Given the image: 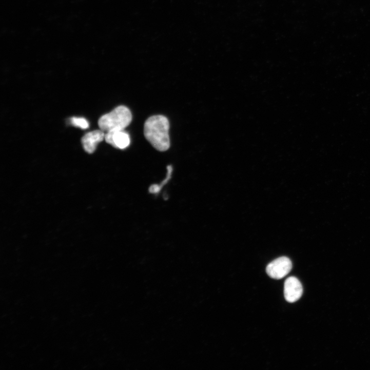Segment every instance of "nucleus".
<instances>
[{
	"label": "nucleus",
	"mask_w": 370,
	"mask_h": 370,
	"mask_svg": "<svg viewBox=\"0 0 370 370\" xmlns=\"http://www.w3.org/2000/svg\"><path fill=\"white\" fill-rule=\"evenodd\" d=\"M169 128V122L166 117L160 115L152 116L145 123V137L155 149L166 151L170 146Z\"/></svg>",
	"instance_id": "obj_1"
},
{
	"label": "nucleus",
	"mask_w": 370,
	"mask_h": 370,
	"mask_svg": "<svg viewBox=\"0 0 370 370\" xmlns=\"http://www.w3.org/2000/svg\"><path fill=\"white\" fill-rule=\"evenodd\" d=\"M292 266L291 261L289 258L282 257L275 259L267 265L266 272L271 278L281 279L289 274Z\"/></svg>",
	"instance_id": "obj_3"
},
{
	"label": "nucleus",
	"mask_w": 370,
	"mask_h": 370,
	"mask_svg": "<svg viewBox=\"0 0 370 370\" xmlns=\"http://www.w3.org/2000/svg\"><path fill=\"white\" fill-rule=\"evenodd\" d=\"M106 134L102 130H95L87 133L82 138V144L85 150L88 153H93L98 145L105 139Z\"/></svg>",
	"instance_id": "obj_6"
},
{
	"label": "nucleus",
	"mask_w": 370,
	"mask_h": 370,
	"mask_svg": "<svg viewBox=\"0 0 370 370\" xmlns=\"http://www.w3.org/2000/svg\"><path fill=\"white\" fill-rule=\"evenodd\" d=\"M161 190L159 185H153L149 188V192L151 193H158Z\"/></svg>",
	"instance_id": "obj_8"
},
{
	"label": "nucleus",
	"mask_w": 370,
	"mask_h": 370,
	"mask_svg": "<svg viewBox=\"0 0 370 370\" xmlns=\"http://www.w3.org/2000/svg\"><path fill=\"white\" fill-rule=\"evenodd\" d=\"M284 297L289 303L298 301L303 294V287L299 280L295 277L287 278L284 283Z\"/></svg>",
	"instance_id": "obj_4"
},
{
	"label": "nucleus",
	"mask_w": 370,
	"mask_h": 370,
	"mask_svg": "<svg viewBox=\"0 0 370 370\" xmlns=\"http://www.w3.org/2000/svg\"><path fill=\"white\" fill-rule=\"evenodd\" d=\"M70 123L73 126L82 129H87L89 127L88 121L83 118L73 117L70 120Z\"/></svg>",
	"instance_id": "obj_7"
},
{
	"label": "nucleus",
	"mask_w": 370,
	"mask_h": 370,
	"mask_svg": "<svg viewBox=\"0 0 370 370\" xmlns=\"http://www.w3.org/2000/svg\"><path fill=\"white\" fill-rule=\"evenodd\" d=\"M132 115L130 109L120 106L111 112L102 116L99 121V126L104 132L125 130L131 124Z\"/></svg>",
	"instance_id": "obj_2"
},
{
	"label": "nucleus",
	"mask_w": 370,
	"mask_h": 370,
	"mask_svg": "<svg viewBox=\"0 0 370 370\" xmlns=\"http://www.w3.org/2000/svg\"><path fill=\"white\" fill-rule=\"evenodd\" d=\"M105 140L113 147L125 149L130 145V137L125 130L113 131L106 133Z\"/></svg>",
	"instance_id": "obj_5"
}]
</instances>
